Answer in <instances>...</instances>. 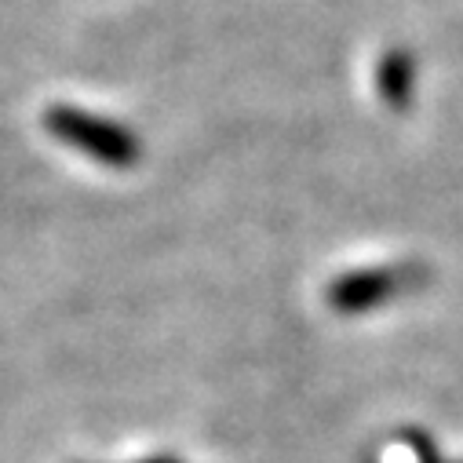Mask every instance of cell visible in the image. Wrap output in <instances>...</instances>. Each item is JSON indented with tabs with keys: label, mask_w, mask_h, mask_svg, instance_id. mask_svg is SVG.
<instances>
[{
	"label": "cell",
	"mask_w": 463,
	"mask_h": 463,
	"mask_svg": "<svg viewBox=\"0 0 463 463\" xmlns=\"http://www.w3.org/2000/svg\"><path fill=\"white\" fill-rule=\"evenodd\" d=\"M48 128H52L59 139H66V143H73V146L95 154L99 161H109V165H128V161H136V139H132L125 128H118V125L91 118V113L59 106V109L48 113Z\"/></svg>",
	"instance_id": "obj_1"
}]
</instances>
